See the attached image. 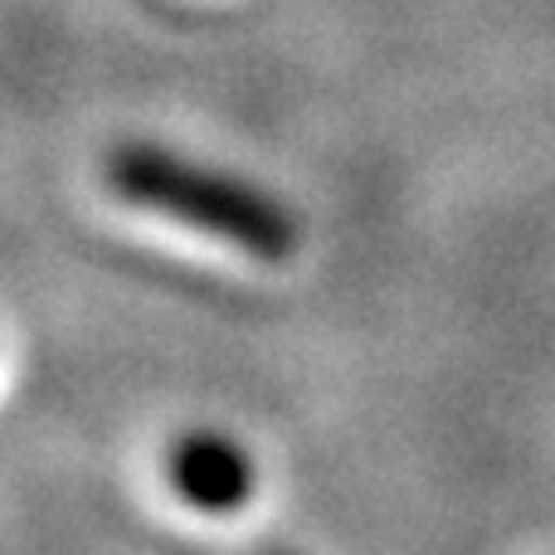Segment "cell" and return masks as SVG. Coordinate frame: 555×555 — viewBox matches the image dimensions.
Segmentation results:
<instances>
[{
	"label": "cell",
	"mask_w": 555,
	"mask_h": 555,
	"mask_svg": "<svg viewBox=\"0 0 555 555\" xmlns=\"http://www.w3.org/2000/svg\"><path fill=\"white\" fill-rule=\"evenodd\" d=\"M107 181L142 210L171 215L201 234L230 240L234 249L254 254V259L283 263L297 249V224L273 195L254 191L249 181H234L224 171H205V166L162 152V146H122L107 162Z\"/></svg>",
	"instance_id": "1"
},
{
	"label": "cell",
	"mask_w": 555,
	"mask_h": 555,
	"mask_svg": "<svg viewBox=\"0 0 555 555\" xmlns=\"http://www.w3.org/2000/svg\"><path fill=\"white\" fill-rule=\"evenodd\" d=\"M166 478L191 507L201 512H234L254 492V463L224 434H185L166 459Z\"/></svg>",
	"instance_id": "2"
}]
</instances>
